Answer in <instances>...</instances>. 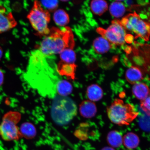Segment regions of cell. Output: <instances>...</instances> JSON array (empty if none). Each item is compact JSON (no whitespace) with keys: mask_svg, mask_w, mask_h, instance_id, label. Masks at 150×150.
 I'll return each mask as SVG.
<instances>
[{"mask_svg":"<svg viewBox=\"0 0 150 150\" xmlns=\"http://www.w3.org/2000/svg\"><path fill=\"white\" fill-rule=\"evenodd\" d=\"M17 24L12 12H8L0 4V33L13 29L16 27Z\"/></svg>","mask_w":150,"mask_h":150,"instance_id":"cell-8","label":"cell"},{"mask_svg":"<svg viewBox=\"0 0 150 150\" xmlns=\"http://www.w3.org/2000/svg\"><path fill=\"white\" fill-rule=\"evenodd\" d=\"M20 132L22 137L28 139L34 137L36 134V130L34 126L31 123L26 122L21 127Z\"/></svg>","mask_w":150,"mask_h":150,"instance_id":"cell-21","label":"cell"},{"mask_svg":"<svg viewBox=\"0 0 150 150\" xmlns=\"http://www.w3.org/2000/svg\"><path fill=\"white\" fill-rule=\"evenodd\" d=\"M101 150H116L114 148L110 147H106L103 148V149Z\"/></svg>","mask_w":150,"mask_h":150,"instance_id":"cell-26","label":"cell"},{"mask_svg":"<svg viewBox=\"0 0 150 150\" xmlns=\"http://www.w3.org/2000/svg\"><path fill=\"white\" fill-rule=\"evenodd\" d=\"M4 79V74L1 70H0V86L2 84L3 81Z\"/></svg>","mask_w":150,"mask_h":150,"instance_id":"cell-25","label":"cell"},{"mask_svg":"<svg viewBox=\"0 0 150 150\" xmlns=\"http://www.w3.org/2000/svg\"><path fill=\"white\" fill-rule=\"evenodd\" d=\"M91 8L93 14L100 16L108 10V5L105 1L94 0L91 1Z\"/></svg>","mask_w":150,"mask_h":150,"instance_id":"cell-18","label":"cell"},{"mask_svg":"<svg viewBox=\"0 0 150 150\" xmlns=\"http://www.w3.org/2000/svg\"><path fill=\"white\" fill-rule=\"evenodd\" d=\"M79 110L81 115L87 118L94 117L97 112L96 106L95 103L89 100H84L81 103Z\"/></svg>","mask_w":150,"mask_h":150,"instance_id":"cell-11","label":"cell"},{"mask_svg":"<svg viewBox=\"0 0 150 150\" xmlns=\"http://www.w3.org/2000/svg\"><path fill=\"white\" fill-rule=\"evenodd\" d=\"M40 2L42 6L49 12L55 11L59 6V1H42Z\"/></svg>","mask_w":150,"mask_h":150,"instance_id":"cell-23","label":"cell"},{"mask_svg":"<svg viewBox=\"0 0 150 150\" xmlns=\"http://www.w3.org/2000/svg\"><path fill=\"white\" fill-rule=\"evenodd\" d=\"M97 32L114 45H122L127 42L126 30L118 20L112 21L107 29L98 28Z\"/></svg>","mask_w":150,"mask_h":150,"instance_id":"cell-7","label":"cell"},{"mask_svg":"<svg viewBox=\"0 0 150 150\" xmlns=\"http://www.w3.org/2000/svg\"><path fill=\"white\" fill-rule=\"evenodd\" d=\"M31 26L39 36H46L50 32L48 24L50 20V15L41 4L40 1H35L32 8L28 16Z\"/></svg>","mask_w":150,"mask_h":150,"instance_id":"cell-4","label":"cell"},{"mask_svg":"<svg viewBox=\"0 0 150 150\" xmlns=\"http://www.w3.org/2000/svg\"><path fill=\"white\" fill-rule=\"evenodd\" d=\"M76 67L75 64L67 63L61 61L57 65V71L61 76L67 77L69 79L74 80Z\"/></svg>","mask_w":150,"mask_h":150,"instance_id":"cell-9","label":"cell"},{"mask_svg":"<svg viewBox=\"0 0 150 150\" xmlns=\"http://www.w3.org/2000/svg\"><path fill=\"white\" fill-rule=\"evenodd\" d=\"M75 43L72 30L65 27L60 29L56 27L50 29L49 33L42 40L39 50L45 56L59 54L67 49H73Z\"/></svg>","mask_w":150,"mask_h":150,"instance_id":"cell-1","label":"cell"},{"mask_svg":"<svg viewBox=\"0 0 150 150\" xmlns=\"http://www.w3.org/2000/svg\"><path fill=\"white\" fill-rule=\"evenodd\" d=\"M108 117L112 123L119 125H129L138 117L139 112L133 105L116 99L107 109Z\"/></svg>","mask_w":150,"mask_h":150,"instance_id":"cell-3","label":"cell"},{"mask_svg":"<svg viewBox=\"0 0 150 150\" xmlns=\"http://www.w3.org/2000/svg\"><path fill=\"white\" fill-rule=\"evenodd\" d=\"M126 10L125 5L121 1L114 2L110 4L109 8L110 14L112 16L117 18L122 16Z\"/></svg>","mask_w":150,"mask_h":150,"instance_id":"cell-19","label":"cell"},{"mask_svg":"<svg viewBox=\"0 0 150 150\" xmlns=\"http://www.w3.org/2000/svg\"><path fill=\"white\" fill-rule=\"evenodd\" d=\"M139 137L134 133H127L123 137L124 145L129 149H136L139 145Z\"/></svg>","mask_w":150,"mask_h":150,"instance_id":"cell-14","label":"cell"},{"mask_svg":"<svg viewBox=\"0 0 150 150\" xmlns=\"http://www.w3.org/2000/svg\"><path fill=\"white\" fill-rule=\"evenodd\" d=\"M132 92L133 95L141 102L145 100L150 95L149 87L141 82L134 84L132 88Z\"/></svg>","mask_w":150,"mask_h":150,"instance_id":"cell-10","label":"cell"},{"mask_svg":"<svg viewBox=\"0 0 150 150\" xmlns=\"http://www.w3.org/2000/svg\"><path fill=\"white\" fill-rule=\"evenodd\" d=\"M140 108L148 116L150 117V95L145 100L141 102Z\"/></svg>","mask_w":150,"mask_h":150,"instance_id":"cell-24","label":"cell"},{"mask_svg":"<svg viewBox=\"0 0 150 150\" xmlns=\"http://www.w3.org/2000/svg\"><path fill=\"white\" fill-rule=\"evenodd\" d=\"M3 54V51L2 49L0 47V60L1 59L2 57Z\"/></svg>","mask_w":150,"mask_h":150,"instance_id":"cell-27","label":"cell"},{"mask_svg":"<svg viewBox=\"0 0 150 150\" xmlns=\"http://www.w3.org/2000/svg\"><path fill=\"white\" fill-rule=\"evenodd\" d=\"M114 46L102 37L97 38L93 43L94 50L97 53L99 54L106 53L113 47Z\"/></svg>","mask_w":150,"mask_h":150,"instance_id":"cell-13","label":"cell"},{"mask_svg":"<svg viewBox=\"0 0 150 150\" xmlns=\"http://www.w3.org/2000/svg\"><path fill=\"white\" fill-rule=\"evenodd\" d=\"M87 94L90 100L92 102H96L102 98L103 91L98 85L96 84H93L88 87Z\"/></svg>","mask_w":150,"mask_h":150,"instance_id":"cell-15","label":"cell"},{"mask_svg":"<svg viewBox=\"0 0 150 150\" xmlns=\"http://www.w3.org/2000/svg\"><path fill=\"white\" fill-rule=\"evenodd\" d=\"M59 54L61 61L67 63L75 64L76 56L73 49H67Z\"/></svg>","mask_w":150,"mask_h":150,"instance_id":"cell-22","label":"cell"},{"mask_svg":"<svg viewBox=\"0 0 150 150\" xmlns=\"http://www.w3.org/2000/svg\"><path fill=\"white\" fill-rule=\"evenodd\" d=\"M73 89L72 84L65 80H59L56 86V91L61 96L66 97L70 94Z\"/></svg>","mask_w":150,"mask_h":150,"instance_id":"cell-20","label":"cell"},{"mask_svg":"<svg viewBox=\"0 0 150 150\" xmlns=\"http://www.w3.org/2000/svg\"><path fill=\"white\" fill-rule=\"evenodd\" d=\"M53 20L57 25L61 27H65L70 22V18L68 14L63 9L56 10L53 15Z\"/></svg>","mask_w":150,"mask_h":150,"instance_id":"cell-16","label":"cell"},{"mask_svg":"<svg viewBox=\"0 0 150 150\" xmlns=\"http://www.w3.org/2000/svg\"><path fill=\"white\" fill-rule=\"evenodd\" d=\"M107 141L110 147L118 148L123 143V137L119 131H112L108 133Z\"/></svg>","mask_w":150,"mask_h":150,"instance_id":"cell-17","label":"cell"},{"mask_svg":"<svg viewBox=\"0 0 150 150\" xmlns=\"http://www.w3.org/2000/svg\"><path fill=\"white\" fill-rule=\"evenodd\" d=\"M125 78L130 84H135L143 79V73L138 67L133 66L127 69L125 73Z\"/></svg>","mask_w":150,"mask_h":150,"instance_id":"cell-12","label":"cell"},{"mask_svg":"<svg viewBox=\"0 0 150 150\" xmlns=\"http://www.w3.org/2000/svg\"><path fill=\"white\" fill-rule=\"evenodd\" d=\"M120 21L125 30L132 32L146 42L149 40L150 24L142 20L136 12L127 15Z\"/></svg>","mask_w":150,"mask_h":150,"instance_id":"cell-6","label":"cell"},{"mask_svg":"<svg viewBox=\"0 0 150 150\" xmlns=\"http://www.w3.org/2000/svg\"><path fill=\"white\" fill-rule=\"evenodd\" d=\"M77 107L72 99L59 96L54 98L51 109V115L57 125H67L76 116Z\"/></svg>","mask_w":150,"mask_h":150,"instance_id":"cell-2","label":"cell"},{"mask_svg":"<svg viewBox=\"0 0 150 150\" xmlns=\"http://www.w3.org/2000/svg\"><path fill=\"white\" fill-rule=\"evenodd\" d=\"M18 112L10 111L4 116L0 125V136L6 141L18 140L22 136L16 125L21 119Z\"/></svg>","mask_w":150,"mask_h":150,"instance_id":"cell-5","label":"cell"}]
</instances>
